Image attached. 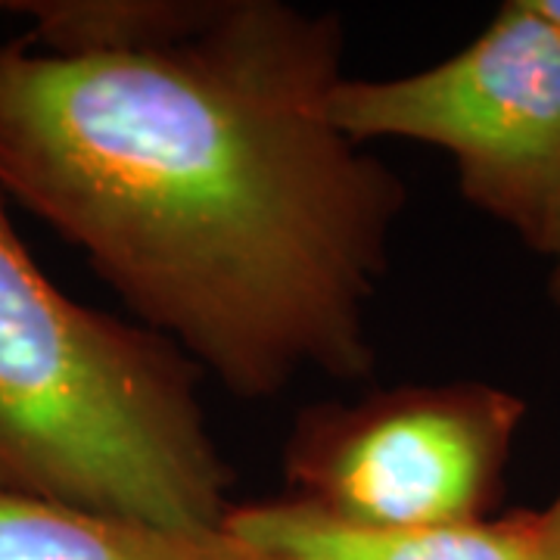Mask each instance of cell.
<instances>
[{
	"label": "cell",
	"mask_w": 560,
	"mask_h": 560,
	"mask_svg": "<svg viewBox=\"0 0 560 560\" xmlns=\"http://www.w3.org/2000/svg\"><path fill=\"white\" fill-rule=\"evenodd\" d=\"M0 190L237 399L374 374L405 180L330 121L346 28L283 0H28Z\"/></svg>",
	"instance_id": "1"
},
{
	"label": "cell",
	"mask_w": 560,
	"mask_h": 560,
	"mask_svg": "<svg viewBox=\"0 0 560 560\" xmlns=\"http://www.w3.org/2000/svg\"><path fill=\"white\" fill-rule=\"evenodd\" d=\"M200 381L172 340L44 278L0 200V489L221 529L234 467L206 423Z\"/></svg>",
	"instance_id": "2"
},
{
	"label": "cell",
	"mask_w": 560,
	"mask_h": 560,
	"mask_svg": "<svg viewBox=\"0 0 560 560\" xmlns=\"http://www.w3.org/2000/svg\"><path fill=\"white\" fill-rule=\"evenodd\" d=\"M330 121L349 140L445 150L464 200L545 253L560 219V28L533 0L504 3L455 57L405 79H342Z\"/></svg>",
	"instance_id": "3"
},
{
	"label": "cell",
	"mask_w": 560,
	"mask_h": 560,
	"mask_svg": "<svg viewBox=\"0 0 560 560\" xmlns=\"http://www.w3.org/2000/svg\"><path fill=\"white\" fill-rule=\"evenodd\" d=\"M526 415L489 383L377 389L305 408L283 442L296 499L364 526H442L492 517Z\"/></svg>",
	"instance_id": "4"
},
{
	"label": "cell",
	"mask_w": 560,
	"mask_h": 560,
	"mask_svg": "<svg viewBox=\"0 0 560 560\" xmlns=\"http://www.w3.org/2000/svg\"><path fill=\"white\" fill-rule=\"evenodd\" d=\"M224 533L268 560H551L541 511L442 526H364L296 495L231 504Z\"/></svg>",
	"instance_id": "5"
},
{
	"label": "cell",
	"mask_w": 560,
	"mask_h": 560,
	"mask_svg": "<svg viewBox=\"0 0 560 560\" xmlns=\"http://www.w3.org/2000/svg\"><path fill=\"white\" fill-rule=\"evenodd\" d=\"M0 560H268L221 529L81 511L0 489Z\"/></svg>",
	"instance_id": "6"
},
{
	"label": "cell",
	"mask_w": 560,
	"mask_h": 560,
	"mask_svg": "<svg viewBox=\"0 0 560 560\" xmlns=\"http://www.w3.org/2000/svg\"><path fill=\"white\" fill-rule=\"evenodd\" d=\"M541 256H548L551 259V278H548V293H551V300L560 308V219L555 224V231H551V237L545 243V253Z\"/></svg>",
	"instance_id": "7"
},
{
	"label": "cell",
	"mask_w": 560,
	"mask_h": 560,
	"mask_svg": "<svg viewBox=\"0 0 560 560\" xmlns=\"http://www.w3.org/2000/svg\"><path fill=\"white\" fill-rule=\"evenodd\" d=\"M541 521H545V536H548L551 560H560V495L541 511Z\"/></svg>",
	"instance_id": "8"
},
{
	"label": "cell",
	"mask_w": 560,
	"mask_h": 560,
	"mask_svg": "<svg viewBox=\"0 0 560 560\" xmlns=\"http://www.w3.org/2000/svg\"><path fill=\"white\" fill-rule=\"evenodd\" d=\"M533 3H536L541 16H548L560 28V0H533Z\"/></svg>",
	"instance_id": "9"
}]
</instances>
